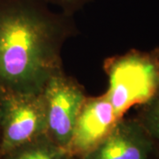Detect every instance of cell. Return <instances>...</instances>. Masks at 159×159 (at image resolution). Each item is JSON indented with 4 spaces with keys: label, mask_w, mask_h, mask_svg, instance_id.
Returning <instances> with one entry per match:
<instances>
[{
    "label": "cell",
    "mask_w": 159,
    "mask_h": 159,
    "mask_svg": "<svg viewBox=\"0 0 159 159\" xmlns=\"http://www.w3.org/2000/svg\"><path fill=\"white\" fill-rule=\"evenodd\" d=\"M77 33L74 16L44 2L0 0V95L42 92Z\"/></svg>",
    "instance_id": "cell-1"
},
{
    "label": "cell",
    "mask_w": 159,
    "mask_h": 159,
    "mask_svg": "<svg viewBox=\"0 0 159 159\" xmlns=\"http://www.w3.org/2000/svg\"><path fill=\"white\" fill-rule=\"evenodd\" d=\"M105 71L109 89L105 92L119 118L134 105H140L159 89V49L131 51L107 59Z\"/></svg>",
    "instance_id": "cell-2"
},
{
    "label": "cell",
    "mask_w": 159,
    "mask_h": 159,
    "mask_svg": "<svg viewBox=\"0 0 159 159\" xmlns=\"http://www.w3.org/2000/svg\"><path fill=\"white\" fill-rule=\"evenodd\" d=\"M46 132L47 113L42 92L0 95V159Z\"/></svg>",
    "instance_id": "cell-3"
},
{
    "label": "cell",
    "mask_w": 159,
    "mask_h": 159,
    "mask_svg": "<svg viewBox=\"0 0 159 159\" xmlns=\"http://www.w3.org/2000/svg\"><path fill=\"white\" fill-rule=\"evenodd\" d=\"M47 113V135L68 149L87 95L83 86L65 70L53 75L42 91Z\"/></svg>",
    "instance_id": "cell-4"
},
{
    "label": "cell",
    "mask_w": 159,
    "mask_h": 159,
    "mask_svg": "<svg viewBox=\"0 0 159 159\" xmlns=\"http://www.w3.org/2000/svg\"><path fill=\"white\" fill-rule=\"evenodd\" d=\"M78 159H159V144L135 116H124L107 136Z\"/></svg>",
    "instance_id": "cell-5"
},
{
    "label": "cell",
    "mask_w": 159,
    "mask_h": 159,
    "mask_svg": "<svg viewBox=\"0 0 159 159\" xmlns=\"http://www.w3.org/2000/svg\"><path fill=\"white\" fill-rule=\"evenodd\" d=\"M120 119L105 93L87 97L75 123L69 151L79 158L107 136Z\"/></svg>",
    "instance_id": "cell-6"
},
{
    "label": "cell",
    "mask_w": 159,
    "mask_h": 159,
    "mask_svg": "<svg viewBox=\"0 0 159 159\" xmlns=\"http://www.w3.org/2000/svg\"><path fill=\"white\" fill-rule=\"evenodd\" d=\"M1 159H78L44 134L14 148Z\"/></svg>",
    "instance_id": "cell-7"
},
{
    "label": "cell",
    "mask_w": 159,
    "mask_h": 159,
    "mask_svg": "<svg viewBox=\"0 0 159 159\" xmlns=\"http://www.w3.org/2000/svg\"><path fill=\"white\" fill-rule=\"evenodd\" d=\"M135 117L159 144V89L146 102L138 105Z\"/></svg>",
    "instance_id": "cell-8"
},
{
    "label": "cell",
    "mask_w": 159,
    "mask_h": 159,
    "mask_svg": "<svg viewBox=\"0 0 159 159\" xmlns=\"http://www.w3.org/2000/svg\"><path fill=\"white\" fill-rule=\"evenodd\" d=\"M51 6L57 8V10L64 13L74 16L76 12L81 11L89 4L95 0H40Z\"/></svg>",
    "instance_id": "cell-9"
}]
</instances>
